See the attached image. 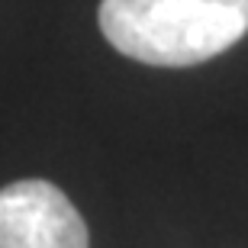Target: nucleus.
<instances>
[{
  "instance_id": "nucleus-1",
  "label": "nucleus",
  "mask_w": 248,
  "mask_h": 248,
  "mask_svg": "<svg viewBox=\"0 0 248 248\" xmlns=\"http://www.w3.org/2000/svg\"><path fill=\"white\" fill-rule=\"evenodd\" d=\"M100 32L116 52L155 68H190L248 32V0H103Z\"/></svg>"
},
{
  "instance_id": "nucleus-2",
  "label": "nucleus",
  "mask_w": 248,
  "mask_h": 248,
  "mask_svg": "<svg viewBox=\"0 0 248 248\" xmlns=\"http://www.w3.org/2000/svg\"><path fill=\"white\" fill-rule=\"evenodd\" d=\"M0 248H87V226L55 184L16 181L0 190Z\"/></svg>"
}]
</instances>
